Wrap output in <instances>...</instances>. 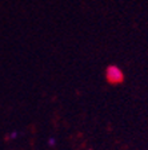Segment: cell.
Instances as JSON below:
<instances>
[{
  "mask_svg": "<svg viewBox=\"0 0 148 150\" xmlns=\"http://www.w3.org/2000/svg\"><path fill=\"white\" fill-rule=\"evenodd\" d=\"M105 78L109 83L112 84H117V83H121L124 79V74L121 71L120 67L117 66H108L107 70H105Z\"/></svg>",
  "mask_w": 148,
  "mask_h": 150,
  "instance_id": "cell-1",
  "label": "cell"
},
{
  "mask_svg": "<svg viewBox=\"0 0 148 150\" xmlns=\"http://www.w3.org/2000/svg\"><path fill=\"white\" fill-rule=\"evenodd\" d=\"M55 144H56L55 138H49V141H48V145H49V146H53Z\"/></svg>",
  "mask_w": 148,
  "mask_h": 150,
  "instance_id": "cell-3",
  "label": "cell"
},
{
  "mask_svg": "<svg viewBox=\"0 0 148 150\" xmlns=\"http://www.w3.org/2000/svg\"><path fill=\"white\" fill-rule=\"evenodd\" d=\"M9 138H11V139H15L16 137H18V131H13V133H11V134L8 135Z\"/></svg>",
  "mask_w": 148,
  "mask_h": 150,
  "instance_id": "cell-2",
  "label": "cell"
}]
</instances>
